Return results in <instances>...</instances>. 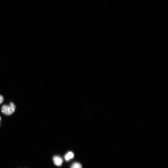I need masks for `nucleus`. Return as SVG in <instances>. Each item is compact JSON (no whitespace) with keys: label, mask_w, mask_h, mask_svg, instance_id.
<instances>
[{"label":"nucleus","mask_w":168,"mask_h":168,"mask_svg":"<svg viewBox=\"0 0 168 168\" xmlns=\"http://www.w3.org/2000/svg\"><path fill=\"white\" fill-rule=\"evenodd\" d=\"M16 107L14 104L11 102L9 105H3L2 108V113L5 115L9 116L12 114L15 111Z\"/></svg>","instance_id":"obj_1"},{"label":"nucleus","mask_w":168,"mask_h":168,"mask_svg":"<svg viewBox=\"0 0 168 168\" xmlns=\"http://www.w3.org/2000/svg\"><path fill=\"white\" fill-rule=\"evenodd\" d=\"M53 161L54 164L58 166H61L63 163L62 158L60 156H58L54 157Z\"/></svg>","instance_id":"obj_2"},{"label":"nucleus","mask_w":168,"mask_h":168,"mask_svg":"<svg viewBox=\"0 0 168 168\" xmlns=\"http://www.w3.org/2000/svg\"><path fill=\"white\" fill-rule=\"evenodd\" d=\"M74 154L72 152H69L65 156V160L67 161H69L72 159L74 157Z\"/></svg>","instance_id":"obj_3"},{"label":"nucleus","mask_w":168,"mask_h":168,"mask_svg":"<svg viewBox=\"0 0 168 168\" xmlns=\"http://www.w3.org/2000/svg\"><path fill=\"white\" fill-rule=\"evenodd\" d=\"M71 168H82V166L80 163L75 162L72 165Z\"/></svg>","instance_id":"obj_4"},{"label":"nucleus","mask_w":168,"mask_h":168,"mask_svg":"<svg viewBox=\"0 0 168 168\" xmlns=\"http://www.w3.org/2000/svg\"><path fill=\"white\" fill-rule=\"evenodd\" d=\"M4 101V98L1 95H0V104L2 103Z\"/></svg>","instance_id":"obj_5"},{"label":"nucleus","mask_w":168,"mask_h":168,"mask_svg":"<svg viewBox=\"0 0 168 168\" xmlns=\"http://www.w3.org/2000/svg\"><path fill=\"white\" fill-rule=\"evenodd\" d=\"M1 117H0V121H1Z\"/></svg>","instance_id":"obj_6"}]
</instances>
